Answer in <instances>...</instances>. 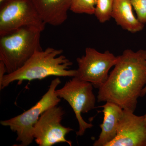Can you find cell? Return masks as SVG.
Listing matches in <instances>:
<instances>
[{"instance_id":"cell-1","label":"cell","mask_w":146,"mask_h":146,"mask_svg":"<svg viewBox=\"0 0 146 146\" xmlns=\"http://www.w3.org/2000/svg\"><path fill=\"white\" fill-rule=\"evenodd\" d=\"M146 84V50H125L107 80L99 88L98 102H110L134 112Z\"/></svg>"},{"instance_id":"cell-2","label":"cell","mask_w":146,"mask_h":146,"mask_svg":"<svg viewBox=\"0 0 146 146\" xmlns=\"http://www.w3.org/2000/svg\"><path fill=\"white\" fill-rule=\"evenodd\" d=\"M63 52L62 49L51 47L37 51L22 67L5 75L0 82V89L15 81L19 84L25 80H41L51 76H75L76 70L70 69L72 62L62 54Z\"/></svg>"},{"instance_id":"cell-3","label":"cell","mask_w":146,"mask_h":146,"mask_svg":"<svg viewBox=\"0 0 146 146\" xmlns=\"http://www.w3.org/2000/svg\"><path fill=\"white\" fill-rule=\"evenodd\" d=\"M42 32L35 27H25L0 36V61L5 65L7 74L18 70L36 51L42 50Z\"/></svg>"},{"instance_id":"cell-4","label":"cell","mask_w":146,"mask_h":146,"mask_svg":"<svg viewBox=\"0 0 146 146\" xmlns=\"http://www.w3.org/2000/svg\"><path fill=\"white\" fill-rule=\"evenodd\" d=\"M61 83L57 77L51 82L49 89L39 101L30 109L9 119L1 121V125L9 127L17 134L16 141L21 143L18 146H27L32 143L33 129L42 114L50 108L57 106L61 101L56 91Z\"/></svg>"},{"instance_id":"cell-5","label":"cell","mask_w":146,"mask_h":146,"mask_svg":"<svg viewBox=\"0 0 146 146\" xmlns=\"http://www.w3.org/2000/svg\"><path fill=\"white\" fill-rule=\"evenodd\" d=\"M46 25L32 0H6L0 3V36L25 27L43 31Z\"/></svg>"},{"instance_id":"cell-6","label":"cell","mask_w":146,"mask_h":146,"mask_svg":"<svg viewBox=\"0 0 146 146\" xmlns=\"http://www.w3.org/2000/svg\"><path fill=\"white\" fill-rule=\"evenodd\" d=\"M94 87L90 82L74 77L62 88L56 91L58 96L68 102L74 112L79 125L78 130L76 132L77 136H83L86 129L93 127L92 123L84 120L82 113H88L96 108V99Z\"/></svg>"},{"instance_id":"cell-7","label":"cell","mask_w":146,"mask_h":146,"mask_svg":"<svg viewBox=\"0 0 146 146\" xmlns=\"http://www.w3.org/2000/svg\"><path fill=\"white\" fill-rule=\"evenodd\" d=\"M117 60L109 51L100 52L94 48L87 47L85 54L77 58L78 65L75 77L93 84L99 88L107 80L110 69L115 66Z\"/></svg>"},{"instance_id":"cell-8","label":"cell","mask_w":146,"mask_h":146,"mask_svg":"<svg viewBox=\"0 0 146 146\" xmlns=\"http://www.w3.org/2000/svg\"><path fill=\"white\" fill-rule=\"evenodd\" d=\"M64 115L63 108L56 106L47 110L40 116L33 130V138L38 145L52 146L58 143L72 145V142L65 136L74 129L61 124Z\"/></svg>"},{"instance_id":"cell-9","label":"cell","mask_w":146,"mask_h":146,"mask_svg":"<svg viewBox=\"0 0 146 146\" xmlns=\"http://www.w3.org/2000/svg\"><path fill=\"white\" fill-rule=\"evenodd\" d=\"M108 146H146L143 115L137 116L134 112L124 110L117 136Z\"/></svg>"},{"instance_id":"cell-10","label":"cell","mask_w":146,"mask_h":146,"mask_svg":"<svg viewBox=\"0 0 146 146\" xmlns=\"http://www.w3.org/2000/svg\"><path fill=\"white\" fill-rule=\"evenodd\" d=\"M98 107L103 109L101 112L104 117L102 123L100 125L101 132L93 146H108L117 136L118 125L123 115L124 110L118 105L110 102Z\"/></svg>"},{"instance_id":"cell-11","label":"cell","mask_w":146,"mask_h":146,"mask_svg":"<svg viewBox=\"0 0 146 146\" xmlns=\"http://www.w3.org/2000/svg\"><path fill=\"white\" fill-rule=\"evenodd\" d=\"M46 25H61L67 21L72 0H32Z\"/></svg>"},{"instance_id":"cell-12","label":"cell","mask_w":146,"mask_h":146,"mask_svg":"<svg viewBox=\"0 0 146 146\" xmlns=\"http://www.w3.org/2000/svg\"><path fill=\"white\" fill-rule=\"evenodd\" d=\"M130 0H114L111 18L125 30L134 33L143 30L145 25L134 16Z\"/></svg>"},{"instance_id":"cell-13","label":"cell","mask_w":146,"mask_h":146,"mask_svg":"<svg viewBox=\"0 0 146 146\" xmlns=\"http://www.w3.org/2000/svg\"><path fill=\"white\" fill-rule=\"evenodd\" d=\"M114 0H97L94 15L102 23L109 21L111 18Z\"/></svg>"},{"instance_id":"cell-14","label":"cell","mask_w":146,"mask_h":146,"mask_svg":"<svg viewBox=\"0 0 146 146\" xmlns=\"http://www.w3.org/2000/svg\"><path fill=\"white\" fill-rule=\"evenodd\" d=\"M97 0H72L70 9L77 14H94Z\"/></svg>"},{"instance_id":"cell-15","label":"cell","mask_w":146,"mask_h":146,"mask_svg":"<svg viewBox=\"0 0 146 146\" xmlns=\"http://www.w3.org/2000/svg\"><path fill=\"white\" fill-rule=\"evenodd\" d=\"M137 18L142 23L146 24V0H130Z\"/></svg>"},{"instance_id":"cell-16","label":"cell","mask_w":146,"mask_h":146,"mask_svg":"<svg viewBox=\"0 0 146 146\" xmlns=\"http://www.w3.org/2000/svg\"><path fill=\"white\" fill-rule=\"evenodd\" d=\"M7 74L5 65L2 61H0V82L2 80L5 75Z\"/></svg>"},{"instance_id":"cell-17","label":"cell","mask_w":146,"mask_h":146,"mask_svg":"<svg viewBox=\"0 0 146 146\" xmlns=\"http://www.w3.org/2000/svg\"><path fill=\"white\" fill-rule=\"evenodd\" d=\"M146 94V84L141 91V97H143Z\"/></svg>"},{"instance_id":"cell-18","label":"cell","mask_w":146,"mask_h":146,"mask_svg":"<svg viewBox=\"0 0 146 146\" xmlns=\"http://www.w3.org/2000/svg\"><path fill=\"white\" fill-rule=\"evenodd\" d=\"M144 119V122H145V125L146 127V114L145 115H143Z\"/></svg>"},{"instance_id":"cell-19","label":"cell","mask_w":146,"mask_h":146,"mask_svg":"<svg viewBox=\"0 0 146 146\" xmlns=\"http://www.w3.org/2000/svg\"><path fill=\"white\" fill-rule=\"evenodd\" d=\"M5 1H6V0H0V3H1Z\"/></svg>"}]
</instances>
